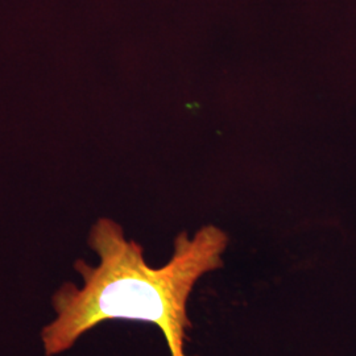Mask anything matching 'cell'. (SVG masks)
Listing matches in <instances>:
<instances>
[{
    "label": "cell",
    "mask_w": 356,
    "mask_h": 356,
    "mask_svg": "<svg viewBox=\"0 0 356 356\" xmlns=\"http://www.w3.org/2000/svg\"><path fill=\"white\" fill-rule=\"evenodd\" d=\"M90 247L101 263L90 267L76 261L83 288L65 284L51 298L57 318L41 331L45 355L61 354L85 332L110 319L153 323L165 337L170 356H186L184 347L191 329L186 306L204 275L223 267L222 254L229 238L216 226H206L189 238L181 232L175 254L164 267H149L136 242L124 238L111 219H99L91 229Z\"/></svg>",
    "instance_id": "cell-1"
}]
</instances>
